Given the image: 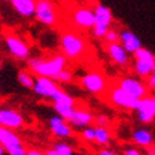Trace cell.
<instances>
[{
  "label": "cell",
  "instance_id": "obj_1",
  "mask_svg": "<svg viewBox=\"0 0 155 155\" xmlns=\"http://www.w3.org/2000/svg\"><path fill=\"white\" fill-rule=\"evenodd\" d=\"M66 64L67 58L63 54H56L50 58H41V57L27 58L28 71H31L38 77H48V78H53L57 73L66 68Z\"/></svg>",
  "mask_w": 155,
  "mask_h": 155
},
{
  "label": "cell",
  "instance_id": "obj_2",
  "mask_svg": "<svg viewBox=\"0 0 155 155\" xmlns=\"http://www.w3.org/2000/svg\"><path fill=\"white\" fill-rule=\"evenodd\" d=\"M60 47L63 51V56L66 58L78 60L80 57L84 56L85 50H87V44H85L84 38L80 37L78 34L67 31L60 38Z\"/></svg>",
  "mask_w": 155,
  "mask_h": 155
},
{
  "label": "cell",
  "instance_id": "obj_3",
  "mask_svg": "<svg viewBox=\"0 0 155 155\" xmlns=\"http://www.w3.org/2000/svg\"><path fill=\"white\" fill-rule=\"evenodd\" d=\"M34 17L38 23L47 27H53L57 23V12L51 0H36Z\"/></svg>",
  "mask_w": 155,
  "mask_h": 155
},
{
  "label": "cell",
  "instance_id": "obj_4",
  "mask_svg": "<svg viewBox=\"0 0 155 155\" xmlns=\"http://www.w3.org/2000/svg\"><path fill=\"white\" fill-rule=\"evenodd\" d=\"M5 46L10 56H13L16 60H27L30 57V47L21 37L17 34L9 33L5 36Z\"/></svg>",
  "mask_w": 155,
  "mask_h": 155
},
{
  "label": "cell",
  "instance_id": "obj_5",
  "mask_svg": "<svg viewBox=\"0 0 155 155\" xmlns=\"http://www.w3.org/2000/svg\"><path fill=\"white\" fill-rule=\"evenodd\" d=\"M80 84L83 85V88L85 91H88L91 94H101L107 88L105 77L100 73H95V71H91V73H87L85 75H83Z\"/></svg>",
  "mask_w": 155,
  "mask_h": 155
},
{
  "label": "cell",
  "instance_id": "obj_6",
  "mask_svg": "<svg viewBox=\"0 0 155 155\" xmlns=\"http://www.w3.org/2000/svg\"><path fill=\"white\" fill-rule=\"evenodd\" d=\"M118 87L121 90H124L127 94L132 95V97H135V98H138V100L144 98V97H147V94H148L147 85L144 84L142 81L137 80V78H132V77H125V78L120 80Z\"/></svg>",
  "mask_w": 155,
  "mask_h": 155
},
{
  "label": "cell",
  "instance_id": "obj_7",
  "mask_svg": "<svg viewBox=\"0 0 155 155\" xmlns=\"http://www.w3.org/2000/svg\"><path fill=\"white\" fill-rule=\"evenodd\" d=\"M0 125L12 131L20 130L24 125V118L20 113L12 108H0Z\"/></svg>",
  "mask_w": 155,
  "mask_h": 155
},
{
  "label": "cell",
  "instance_id": "obj_8",
  "mask_svg": "<svg viewBox=\"0 0 155 155\" xmlns=\"http://www.w3.org/2000/svg\"><path fill=\"white\" fill-rule=\"evenodd\" d=\"M110 101H111L114 105H117V107H120V108L135 110L137 103H138V98L127 94L124 90H121L117 85V87H114V88L110 91Z\"/></svg>",
  "mask_w": 155,
  "mask_h": 155
},
{
  "label": "cell",
  "instance_id": "obj_9",
  "mask_svg": "<svg viewBox=\"0 0 155 155\" xmlns=\"http://www.w3.org/2000/svg\"><path fill=\"white\" fill-rule=\"evenodd\" d=\"M58 90V85L53 78H48V77H36L34 80V87L33 91L40 97H44V98H50L54 93Z\"/></svg>",
  "mask_w": 155,
  "mask_h": 155
},
{
  "label": "cell",
  "instance_id": "obj_10",
  "mask_svg": "<svg viewBox=\"0 0 155 155\" xmlns=\"http://www.w3.org/2000/svg\"><path fill=\"white\" fill-rule=\"evenodd\" d=\"M93 13H94V24H93V27H107V28L111 27L114 17L110 7L101 5V3H95Z\"/></svg>",
  "mask_w": 155,
  "mask_h": 155
},
{
  "label": "cell",
  "instance_id": "obj_11",
  "mask_svg": "<svg viewBox=\"0 0 155 155\" xmlns=\"http://www.w3.org/2000/svg\"><path fill=\"white\" fill-rule=\"evenodd\" d=\"M107 54L114 64L120 67H127L130 63V54L124 50V47L118 41L107 44Z\"/></svg>",
  "mask_w": 155,
  "mask_h": 155
},
{
  "label": "cell",
  "instance_id": "obj_12",
  "mask_svg": "<svg viewBox=\"0 0 155 155\" xmlns=\"http://www.w3.org/2000/svg\"><path fill=\"white\" fill-rule=\"evenodd\" d=\"M73 23L78 28L91 30L93 24H94V13H93V9L78 7V9L73 13Z\"/></svg>",
  "mask_w": 155,
  "mask_h": 155
},
{
  "label": "cell",
  "instance_id": "obj_13",
  "mask_svg": "<svg viewBox=\"0 0 155 155\" xmlns=\"http://www.w3.org/2000/svg\"><path fill=\"white\" fill-rule=\"evenodd\" d=\"M135 111H137V114H138V120L141 122H144V124H148V122L154 121L155 113H154V107H152L151 97H144V98L138 100Z\"/></svg>",
  "mask_w": 155,
  "mask_h": 155
},
{
  "label": "cell",
  "instance_id": "obj_14",
  "mask_svg": "<svg viewBox=\"0 0 155 155\" xmlns=\"http://www.w3.org/2000/svg\"><path fill=\"white\" fill-rule=\"evenodd\" d=\"M118 43L124 47V50H125L128 54H132V53L137 51L140 47H142L141 40L137 37L132 31H130V30H121V31L118 33Z\"/></svg>",
  "mask_w": 155,
  "mask_h": 155
},
{
  "label": "cell",
  "instance_id": "obj_15",
  "mask_svg": "<svg viewBox=\"0 0 155 155\" xmlns=\"http://www.w3.org/2000/svg\"><path fill=\"white\" fill-rule=\"evenodd\" d=\"M0 145L5 148L6 152H9L10 150L17 148V147L23 145V144H21L20 137L17 135L16 132L9 130V128H5V127L0 125Z\"/></svg>",
  "mask_w": 155,
  "mask_h": 155
},
{
  "label": "cell",
  "instance_id": "obj_16",
  "mask_svg": "<svg viewBox=\"0 0 155 155\" xmlns=\"http://www.w3.org/2000/svg\"><path fill=\"white\" fill-rule=\"evenodd\" d=\"M50 125V131L53 132V135H56L57 138H68L71 137L73 131H71L70 124H67L61 117H51L48 121Z\"/></svg>",
  "mask_w": 155,
  "mask_h": 155
},
{
  "label": "cell",
  "instance_id": "obj_17",
  "mask_svg": "<svg viewBox=\"0 0 155 155\" xmlns=\"http://www.w3.org/2000/svg\"><path fill=\"white\" fill-rule=\"evenodd\" d=\"M13 6L14 12L19 14L20 17L28 19L34 16V10H36V0H12L10 2Z\"/></svg>",
  "mask_w": 155,
  "mask_h": 155
},
{
  "label": "cell",
  "instance_id": "obj_18",
  "mask_svg": "<svg viewBox=\"0 0 155 155\" xmlns=\"http://www.w3.org/2000/svg\"><path fill=\"white\" fill-rule=\"evenodd\" d=\"M93 121H94V117L91 113L84 111V110H74L68 120V124L74 125V127H85Z\"/></svg>",
  "mask_w": 155,
  "mask_h": 155
},
{
  "label": "cell",
  "instance_id": "obj_19",
  "mask_svg": "<svg viewBox=\"0 0 155 155\" xmlns=\"http://www.w3.org/2000/svg\"><path fill=\"white\" fill-rule=\"evenodd\" d=\"M132 141L134 144L140 147H144V148H148L150 145H152V134H151L148 130H137L132 134Z\"/></svg>",
  "mask_w": 155,
  "mask_h": 155
},
{
  "label": "cell",
  "instance_id": "obj_20",
  "mask_svg": "<svg viewBox=\"0 0 155 155\" xmlns=\"http://www.w3.org/2000/svg\"><path fill=\"white\" fill-rule=\"evenodd\" d=\"M154 70H155L154 64L147 63V61H142V60H134V71H135V74L138 75V77L147 78Z\"/></svg>",
  "mask_w": 155,
  "mask_h": 155
},
{
  "label": "cell",
  "instance_id": "obj_21",
  "mask_svg": "<svg viewBox=\"0 0 155 155\" xmlns=\"http://www.w3.org/2000/svg\"><path fill=\"white\" fill-rule=\"evenodd\" d=\"M34 75L31 71L28 70H20L17 73V81H19L20 84L23 85L24 88H28V90H33L34 87Z\"/></svg>",
  "mask_w": 155,
  "mask_h": 155
},
{
  "label": "cell",
  "instance_id": "obj_22",
  "mask_svg": "<svg viewBox=\"0 0 155 155\" xmlns=\"http://www.w3.org/2000/svg\"><path fill=\"white\" fill-rule=\"evenodd\" d=\"M50 100H51L54 104H64V105H71V107H74V98L71 97V95H68L66 93V91H63V90H57L56 93L50 97Z\"/></svg>",
  "mask_w": 155,
  "mask_h": 155
},
{
  "label": "cell",
  "instance_id": "obj_23",
  "mask_svg": "<svg viewBox=\"0 0 155 155\" xmlns=\"http://www.w3.org/2000/svg\"><path fill=\"white\" fill-rule=\"evenodd\" d=\"M94 141L98 145H107L110 142V131L107 127H97L94 128Z\"/></svg>",
  "mask_w": 155,
  "mask_h": 155
},
{
  "label": "cell",
  "instance_id": "obj_24",
  "mask_svg": "<svg viewBox=\"0 0 155 155\" xmlns=\"http://www.w3.org/2000/svg\"><path fill=\"white\" fill-rule=\"evenodd\" d=\"M132 56H134V60H142L155 66V54L145 47H140L137 51L132 53Z\"/></svg>",
  "mask_w": 155,
  "mask_h": 155
},
{
  "label": "cell",
  "instance_id": "obj_25",
  "mask_svg": "<svg viewBox=\"0 0 155 155\" xmlns=\"http://www.w3.org/2000/svg\"><path fill=\"white\" fill-rule=\"evenodd\" d=\"M54 110H56L58 117H61L64 121H68L75 108L71 107V105H64V104H54Z\"/></svg>",
  "mask_w": 155,
  "mask_h": 155
},
{
  "label": "cell",
  "instance_id": "obj_26",
  "mask_svg": "<svg viewBox=\"0 0 155 155\" xmlns=\"http://www.w3.org/2000/svg\"><path fill=\"white\" fill-rule=\"evenodd\" d=\"M53 80L56 81V83H63V84L71 83V81H73V73H71L70 70L63 68L60 73H57V74L53 77Z\"/></svg>",
  "mask_w": 155,
  "mask_h": 155
},
{
  "label": "cell",
  "instance_id": "obj_27",
  "mask_svg": "<svg viewBox=\"0 0 155 155\" xmlns=\"http://www.w3.org/2000/svg\"><path fill=\"white\" fill-rule=\"evenodd\" d=\"M53 148L60 155H73V148L68 144H64V142H56Z\"/></svg>",
  "mask_w": 155,
  "mask_h": 155
},
{
  "label": "cell",
  "instance_id": "obj_28",
  "mask_svg": "<svg viewBox=\"0 0 155 155\" xmlns=\"http://www.w3.org/2000/svg\"><path fill=\"white\" fill-rule=\"evenodd\" d=\"M103 38L105 40V43H107V44H110V43H117L118 41V31L110 27Z\"/></svg>",
  "mask_w": 155,
  "mask_h": 155
},
{
  "label": "cell",
  "instance_id": "obj_29",
  "mask_svg": "<svg viewBox=\"0 0 155 155\" xmlns=\"http://www.w3.org/2000/svg\"><path fill=\"white\" fill-rule=\"evenodd\" d=\"M83 138H84L85 141H94V128H91V127L84 128Z\"/></svg>",
  "mask_w": 155,
  "mask_h": 155
},
{
  "label": "cell",
  "instance_id": "obj_30",
  "mask_svg": "<svg viewBox=\"0 0 155 155\" xmlns=\"http://www.w3.org/2000/svg\"><path fill=\"white\" fill-rule=\"evenodd\" d=\"M93 122H95L98 127H107L108 124H110V121H108V118L105 115H97Z\"/></svg>",
  "mask_w": 155,
  "mask_h": 155
},
{
  "label": "cell",
  "instance_id": "obj_31",
  "mask_svg": "<svg viewBox=\"0 0 155 155\" xmlns=\"http://www.w3.org/2000/svg\"><path fill=\"white\" fill-rule=\"evenodd\" d=\"M147 88L150 90H155V70L147 77Z\"/></svg>",
  "mask_w": 155,
  "mask_h": 155
},
{
  "label": "cell",
  "instance_id": "obj_32",
  "mask_svg": "<svg viewBox=\"0 0 155 155\" xmlns=\"http://www.w3.org/2000/svg\"><path fill=\"white\" fill-rule=\"evenodd\" d=\"M7 155H26V148L23 145L17 147V148H13L7 152Z\"/></svg>",
  "mask_w": 155,
  "mask_h": 155
},
{
  "label": "cell",
  "instance_id": "obj_33",
  "mask_svg": "<svg viewBox=\"0 0 155 155\" xmlns=\"http://www.w3.org/2000/svg\"><path fill=\"white\" fill-rule=\"evenodd\" d=\"M26 155H46V154L40 150H34V148H31V150H26Z\"/></svg>",
  "mask_w": 155,
  "mask_h": 155
},
{
  "label": "cell",
  "instance_id": "obj_34",
  "mask_svg": "<svg viewBox=\"0 0 155 155\" xmlns=\"http://www.w3.org/2000/svg\"><path fill=\"white\" fill-rule=\"evenodd\" d=\"M124 155H141V152L135 148H127V150L124 151Z\"/></svg>",
  "mask_w": 155,
  "mask_h": 155
},
{
  "label": "cell",
  "instance_id": "obj_35",
  "mask_svg": "<svg viewBox=\"0 0 155 155\" xmlns=\"http://www.w3.org/2000/svg\"><path fill=\"white\" fill-rule=\"evenodd\" d=\"M98 155H118V154L114 152V151H111V150H101L98 152Z\"/></svg>",
  "mask_w": 155,
  "mask_h": 155
},
{
  "label": "cell",
  "instance_id": "obj_36",
  "mask_svg": "<svg viewBox=\"0 0 155 155\" xmlns=\"http://www.w3.org/2000/svg\"><path fill=\"white\" fill-rule=\"evenodd\" d=\"M44 154H46V155H60L56 150H54V148H50V150H47L46 152H44Z\"/></svg>",
  "mask_w": 155,
  "mask_h": 155
},
{
  "label": "cell",
  "instance_id": "obj_37",
  "mask_svg": "<svg viewBox=\"0 0 155 155\" xmlns=\"http://www.w3.org/2000/svg\"><path fill=\"white\" fill-rule=\"evenodd\" d=\"M147 151H148V155H155V147L150 145L148 148H147Z\"/></svg>",
  "mask_w": 155,
  "mask_h": 155
},
{
  "label": "cell",
  "instance_id": "obj_38",
  "mask_svg": "<svg viewBox=\"0 0 155 155\" xmlns=\"http://www.w3.org/2000/svg\"><path fill=\"white\" fill-rule=\"evenodd\" d=\"M5 154H6V150L2 145H0V155H5Z\"/></svg>",
  "mask_w": 155,
  "mask_h": 155
},
{
  "label": "cell",
  "instance_id": "obj_39",
  "mask_svg": "<svg viewBox=\"0 0 155 155\" xmlns=\"http://www.w3.org/2000/svg\"><path fill=\"white\" fill-rule=\"evenodd\" d=\"M151 101H152V107H154V113H155V97H151Z\"/></svg>",
  "mask_w": 155,
  "mask_h": 155
},
{
  "label": "cell",
  "instance_id": "obj_40",
  "mask_svg": "<svg viewBox=\"0 0 155 155\" xmlns=\"http://www.w3.org/2000/svg\"><path fill=\"white\" fill-rule=\"evenodd\" d=\"M85 2H88V3H94V2H97V0H85Z\"/></svg>",
  "mask_w": 155,
  "mask_h": 155
},
{
  "label": "cell",
  "instance_id": "obj_41",
  "mask_svg": "<svg viewBox=\"0 0 155 155\" xmlns=\"http://www.w3.org/2000/svg\"><path fill=\"white\" fill-rule=\"evenodd\" d=\"M2 66H3V61H2V58H0V68H2Z\"/></svg>",
  "mask_w": 155,
  "mask_h": 155
},
{
  "label": "cell",
  "instance_id": "obj_42",
  "mask_svg": "<svg viewBox=\"0 0 155 155\" xmlns=\"http://www.w3.org/2000/svg\"><path fill=\"white\" fill-rule=\"evenodd\" d=\"M7 2H12V0H7Z\"/></svg>",
  "mask_w": 155,
  "mask_h": 155
}]
</instances>
